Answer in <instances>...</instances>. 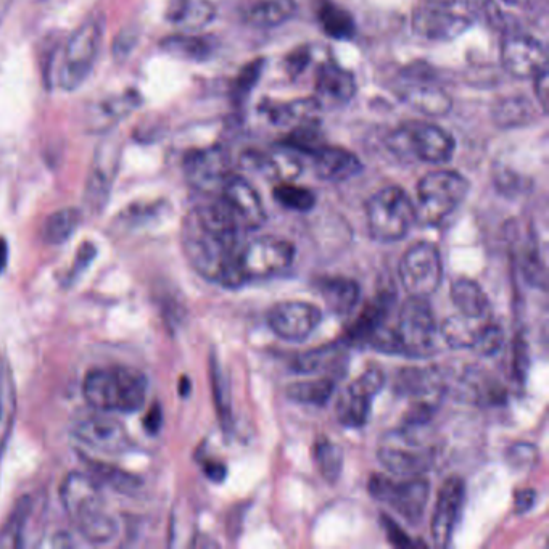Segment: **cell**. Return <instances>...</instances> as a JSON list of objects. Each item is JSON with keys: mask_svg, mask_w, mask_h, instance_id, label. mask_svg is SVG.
Masks as SVG:
<instances>
[{"mask_svg": "<svg viewBox=\"0 0 549 549\" xmlns=\"http://www.w3.org/2000/svg\"><path fill=\"white\" fill-rule=\"evenodd\" d=\"M245 229L219 195L189 211L182 224V248L190 266L210 282L226 289L242 287L237 258L244 247Z\"/></svg>", "mask_w": 549, "mask_h": 549, "instance_id": "cell-1", "label": "cell"}, {"mask_svg": "<svg viewBox=\"0 0 549 549\" xmlns=\"http://www.w3.org/2000/svg\"><path fill=\"white\" fill-rule=\"evenodd\" d=\"M63 509L79 535L92 545H107L118 535V521L105 501L99 483L89 475L71 472L60 485Z\"/></svg>", "mask_w": 549, "mask_h": 549, "instance_id": "cell-2", "label": "cell"}, {"mask_svg": "<svg viewBox=\"0 0 549 549\" xmlns=\"http://www.w3.org/2000/svg\"><path fill=\"white\" fill-rule=\"evenodd\" d=\"M83 395L97 411L131 414L141 411L147 398V379L126 366L97 368L87 372Z\"/></svg>", "mask_w": 549, "mask_h": 549, "instance_id": "cell-3", "label": "cell"}, {"mask_svg": "<svg viewBox=\"0 0 549 549\" xmlns=\"http://www.w3.org/2000/svg\"><path fill=\"white\" fill-rule=\"evenodd\" d=\"M105 21L102 15H91L70 34L58 68V86L75 91L86 83L99 58L104 42Z\"/></svg>", "mask_w": 549, "mask_h": 549, "instance_id": "cell-4", "label": "cell"}, {"mask_svg": "<svg viewBox=\"0 0 549 549\" xmlns=\"http://www.w3.org/2000/svg\"><path fill=\"white\" fill-rule=\"evenodd\" d=\"M421 429L403 426L382 437L377 456L387 471L403 479L429 471L435 461V450L421 437Z\"/></svg>", "mask_w": 549, "mask_h": 549, "instance_id": "cell-5", "label": "cell"}, {"mask_svg": "<svg viewBox=\"0 0 549 549\" xmlns=\"http://www.w3.org/2000/svg\"><path fill=\"white\" fill-rule=\"evenodd\" d=\"M469 181L456 171L440 170L424 176L417 186L416 221L437 226L466 200Z\"/></svg>", "mask_w": 549, "mask_h": 549, "instance_id": "cell-6", "label": "cell"}, {"mask_svg": "<svg viewBox=\"0 0 549 549\" xmlns=\"http://www.w3.org/2000/svg\"><path fill=\"white\" fill-rule=\"evenodd\" d=\"M366 216L372 239L397 242L408 236L416 223V205L401 187H385L369 199Z\"/></svg>", "mask_w": 549, "mask_h": 549, "instance_id": "cell-7", "label": "cell"}, {"mask_svg": "<svg viewBox=\"0 0 549 549\" xmlns=\"http://www.w3.org/2000/svg\"><path fill=\"white\" fill-rule=\"evenodd\" d=\"M389 147L401 157H414L424 163L442 165L456 150L455 137L437 124L411 121L393 131Z\"/></svg>", "mask_w": 549, "mask_h": 549, "instance_id": "cell-8", "label": "cell"}, {"mask_svg": "<svg viewBox=\"0 0 549 549\" xmlns=\"http://www.w3.org/2000/svg\"><path fill=\"white\" fill-rule=\"evenodd\" d=\"M395 334L400 345V355L408 358L434 355L437 350V326L427 298L409 295L405 305L401 306Z\"/></svg>", "mask_w": 549, "mask_h": 549, "instance_id": "cell-9", "label": "cell"}, {"mask_svg": "<svg viewBox=\"0 0 549 549\" xmlns=\"http://www.w3.org/2000/svg\"><path fill=\"white\" fill-rule=\"evenodd\" d=\"M295 248L289 240L281 237H258L252 242H245L237 258L242 285L256 279H269L284 273L294 263Z\"/></svg>", "mask_w": 549, "mask_h": 549, "instance_id": "cell-10", "label": "cell"}, {"mask_svg": "<svg viewBox=\"0 0 549 549\" xmlns=\"http://www.w3.org/2000/svg\"><path fill=\"white\" fill-rule=\"evenodd\" d=\"M368 490L377 501L389 504L393 511L413 525L421 521L430 495L429 482L421 475L401 482H395L387 475H372Z\"/></svg>", "mask_w": 549, "mask_h": 549, "instance_id": "cell-11", "label": "cell"}, {"mask_svg": "<svg viewBox=\"0 0 549 549\" xmlns=\"http://www.w3.org/2000/svg\"><path fill=\"white\" fill-rule=\"evenodd\" d=\"M400 281L411 297H430L442 284V256L429 242H419L406 250L398 266Z\"/></svg>", "mask_w": 549, "mask_h": 549, "instance_id": "cell-12", "label": "cell"}, {"mask_svg": "<svg viewBox=\"0 0 549 549\" xmlns=\"http://www.w3.org/2000/svg\"><path fill=\"white\" fill-rule=\"evenodd\" d=\"M120 160L121 141L113 134H108L95 149L84 189V205L94 215H99L107 207Z\"/></svg>", "mask_w": 549, "mask_h": 549, "instance_id": "cell-13", "label": "cell"}, {"mask_svg": "<svg viewBox=\"0 0 549 549\" xmlns=\"http://www.w3.org/2000/svg\"><path fill=\"white\" fill-rule=\"evenodd\" d=\"M46 519V498L26 495L15 504L0 532V546L4 548H31L38 546L44 533Z\"/></svg>", "mask_w": 549, "mask_h": 549, "instance_id": "cell-14", "label": "cell"}, {"mask_svg": "<svg viewBox=\"0 0 549 549\" xmlns=\"http://www.w3.org/2000/svg\"><path fill=\"white\" fill-rule=\"evenodd\" d=\"M187 181L202 194L219 195L231 176V157L221 145L192 150L184 158Z\"/></svg>", "mask_w": 549, "mask_h": 549, "instance_id": "cell-15", "label": "cell"}, {"mask_svg": "<svg viewBox=\"0 0 549 549\" xmlns=\"http://www.w3.org/2000/svg\"><path fill=\"white\" fill-rule=\"evenodd\" d=\"M384 382V372L374 368L366 369L358 379L353 380L343 390L335 406L340 424L350 429L363 427L371 414L372 401L384 387Z\"/></svg>", "mask_w": 549, "mask_h": 549, "instance_id": "cell-16", "label": "cell"}, {"mask_svg": "<svg viewBox=\"0 0 549 549\" xmlns=\"http://www.w3.org/2000/svg\"><path fill=\"white\" fill-rule=\"evenodd\" d=\"M474 25L461 10L448 2H429L414 12V33L430 41H453Z\"/></svg>", "mask_w": 549, "mask_h": 549, "instance_id": "cell-17", "label": "cell"}, {"mask_svg": "<svg viewBox=\"0 0 549 549\" xmlns=\"http://www.w3.org/2000/svg\"><path fill=\"white\" fill-rule=\"evenodd\" d=\"M268 326L279 339L303 342L321 324L318 306L306 302H282L268 311Z\"/></svg>", "mask_w": 549, "mask_h": 549, "instance_id": "cell-18", "label": "cell"}, {"mask_svg": "<svg viewBox=\"0 0 549 549\" xmlns=\"http://www.w3.org/2000/svg\"><path fill=\"white\" fill-rule=\"evenodd\" d=\"M501 62L509 75L521 79H533L548 68L545 46L538 39L525 34H512L504 39Z\"/></svg>", "mask_w": 549, "mask_h": 549, "instance_id": "cell-19", "label": "cell"}, {"mask_svg": "<svg viewBox=\"0 0 549 549\" xmlns=\"http://www.w3.org/2000/svg\"><path fill=\"white\" fill-rule=\"evenodd\" d=\"M73 435L78 438L79 443L107 455L123 453L129 450L131 445L123 424L112 417L100 416V414L79 421L73 430Z\"/></svg>", "mask_w": 549, "mask_h": 549, "instance_id": "cell-20", "label": "cell"}, {"mask_svg": "<svg viewBox=\"0 0 549 549\" xmlns=\"http://www.w3.org/2000/svg\"><path fill=\"white\" fill-rule=\"evenodd\" d=\"M464 498H466V485L461 477H450L438 492L430 532H432L435 545L440 548L450 545L456 524H458L459 514L463 509Z\"/></svg>", "mask_w": 549, "mask_h": 549, "instance_id": "cell-21", "label": "cell"}, {"mask_svg": "<svg viewBox=\"0 0 549 549\" xmlns=\"http://www.w3.org/2000/svg\"><path fill=\"white\" fill-rule=\"evenodd\" d=\"M219 197L228 203L245 231H256L266 223V210L261 197L247 179L232 173L219 192Z\"/></svg>", "mask_w": 549, "mask_h": 549, "instance_id": "cell-22", "label": "cell"}, {"mask_svg": "<svg viewBox=\"0 0 549 549\" xmlns=\"http://www.w3.org/2000/svg\"><path fill=\"white\" fill-rule=\"evenodd\" d=\"M314 92L319 107H342L355 99V76L335 63H324L318 70Z\"/></svg>", "mask_w": 549, "mask_h": 549, "instance_id": "cell-23", "label": "cell"}, {"mask_svg": "<svg viewBox=\"0 0 549 549\" xmlns=\"http://www.w3.org/2000/svg\"><path fill=\"white\" fill-rule=\"evenodd\" d=\"M300 153L295 150L279 145V149L269 153L248 152L244 153L242 163L247 168L260 170L271 179L279 182H292L302 174V160L298 157Z\"/></svg>", "mask_w": 549, "mask_h": 549, "instance_id": "cell-24", "label": "cell"}, {"mask_svg": "<svg viewBox=\"0 0 549 549\" xmlns=\"http://www.w3.org/2000/svg\"><path fill=\"white\" fill-rule=\"evenodd\" d=\"M141 102V95L136 91H126L100 100L89 108L87 128L94 133H110L116 124L137 110Z\"/></svg>", "mask_w": 549, "mask_h": 549, "instance_id": "cell-25", "label": "cell"}, {"mask_svg": "<svg viewBox=\"0 0 549 549\" xmlns=\"http://www.w3.org/2000/svg\"><path fill=\"white\" fill-rule=\"evenodd\" d=\"M314 174L322 181L343 182L355 178L363 171V163L355 153L340 147L322 145L311 155Z\"/></svg>", "mask_w": 549, "mask_h": 549, "instance_id": "cell-26", "label": "cell"}, {"mask_svg": "<svg viewBox=\"0 0 549 549\" xmlns=\"http://www.w3.org/2000/svg\"><path fill=\"white\" fill-rule=\"evenodd\" d=\"M166 18L184 33H195L215 20L216 9L210 0H170Z\"/></svg>", "mask_w": 549, "mask_h": 549, "instance_id": "cell-27", "label": "cell"}, {"mask_svg": "<svg viewBox=\"0 0 549 549\" xmlns=\"http://www.w3.org/2000/svg\"><path fill=\"white\" fill-rule=\"evenodd\" d=\"M398 95L403 102L427 116H445L453 107L450 95L434 84H406L398 91Z\"/></svg>", "mask_w": 549, "mask_h": 549, "instance_id": "cell-28", "label": "cell"}, {"mask_svg": "<svg viewBox=\"0 0 549 549\" xmlns=\"http://www.w3.org/2000/svg\"><path fill=\"white\" fill-rule=\"evenodd\" d=\"M318 290L335 316H348L360 302V285L348 277H322Z\"/></svg>", "mask_w": 549, "mask_h": 549, "instance_id": "cell-29", "label": "cell"}, {"mask_svg": "<svg viewBox=\"0 0 549 549\" xmlns=\"http://www.w3.org/2000/svg\"><path fill=\"white\" fill-rule=\"evenodd\" d=\"M297 13L295 0H256L242 13L245 23L252 28H277L292 20Z\"/></svg>", "mask_w": 549, "mask_h": 549, "instance_id": "cell-30", "label": "cell"}, {"mask_svg": "<svg viewBox=\"0 0 549 549\" xmlns=\"http://www.w3.org/2000/svg\"><path fill=\"white\" fill-rule=\"evenodd\" d=\"M490 322H492L490 316L472 318V316H464L459 313L446 319L440 331H442L443 339L451 348L464 350V348H474L477 345Z\"/></svg>", "mask_w": 549, "mask_h": 549, "instance_id": "cell-31", "label": "cell"}, {"mask_svg": "<svg viewBox=\"0 0 549 549\" xmlns=\"http://www.w3.org/2000/svg\"><path fill=\"white\" fill-rule=\"evenodd\" d=\"M17 416V387L13 380L12 366L5 356L0 355V453L5 450L13 421Z\"/></svg>", "mask_w": 549, "mask_h": 549, "instance_id": "cell-32", "label": "cell"}, {"mask_svg": "<svg viewBox=\"0 0 549 549\" xmlns=\"http://www.w3.org/2000/svg\"><path fill=\"white\" fill-rule=\"evenodd\" d=\"M261 110L268 116V120L276 126H300V124L314 123L318 121V113L321 110L314 97L311 99H298L289 104L263 105Z\"/></svg>", "mask_w": 549, "mask_h": 549, "instance_id": "cell-33", "label": "cell"}, {"mask_svg": "<svg viewBox=\"0 0 549 549\" xmlns=\"http://www.w3.org/2000/svg\"><path fill=\"white\" fill-rule=\"evenodd\" d=\"M451 300L455 303L459 313L472 318H485L490 316V303L487 295L477 282L472 279H456L451 284Z\"/></svg>", "mask_w": 549, "mask_h": 549, "instance_id": "cell-34", "label": "cell"}, {"mask_svg": "<svg viewBox=\"0 0 549 549\" xmlns=\"http://www.w3.org/2000/svg\"><path fill=\"white\" fill-rule=\"evenodd\" d=\"M537 118V108L524 95L500 100L493 107V121L503 129L522 128Z\"/></svg>", "mask_w": 549, "mask_h": 549, "instance_id": "cell-35", "label": "cell"}, {"mask_svg": "<svg viewBox=\"0 0 549 549\" xmlns=\"http://www.w3.org/2000/svg\"><path fill=\"white\" fill-rule=\"evenodd\" d=\"M161 49L174 57L192 60V62H203L215 52V42L210 38L195 36L194 33H182L163 39Z\"/></svg>", "mask_w": 549, "mask_h": 549, "instance_id": "cell-36", "label": "cell"}, {"mask_svg": "<svg viewBox=\"0 0 549 549\" xmlns=\"http://www.w3.org/2000/svg\"><path fill=\"white\" fill-rule=\"evenodd\" d=\"M392 297L389 295H380L374 302L369 303L360 316L356 319L355 324L350 327L348 337L351 342L368 343L371 335L384 326L385 316L389 314L390 305H392Z\"/></svg>", "mask_w": 549, "mask_h": 549, "instance_id": "cell-37", "label": "cell"}, {"mask_svg": "<svg viewBox=\"0 0 549 549\" xmlns=\"http://www.w3.org/2000/svg\"><path fill=\"white\" fill-rule=\"evenodd\" d=\"M83 221V213L78 208H62L55 211L42 226V239L46 244L62 245L75 234Z\"/></svg>", "mask_w": 549, "mask_h": 549, "instance_id": "cell-38", "label": "cell"}, {"mask_svg": "<svg viewBox=\"0 0 549 549\" xmlns=\"http://www.w3.org/2000/svg\"><path fill=\"white\" fill-rule=\"evenodd\" d=\"M319 23L327 36L337 41H350L355 38L356 23L350 12L334 2H324L319 9Z\"/></svg>", "mask_w": 549, "mask_h": 549, "instance_id": "cell-39", "label": "cell"}, {"mask_svg": "<svg viewBox=\"0 0 549 549\" xmlns=\"http://www.w3.org/2000/svg\"><path fill=\"white\" fill-rule=\"evenodd\" d=\"M335 380L322 377L308 382H297L287 389V397L300 405L324 406L334 395Z\"/></svg>", "mask_w": 549, "mask_h": 549, "instance_id": "cell-40", "label": "cell"}, {"mask_svg": "<svg viewBox=\"0 0 549 549\" xmlns=\"http://www.w3.org/2000/svg\"><path fill=\"white\" fill-rule=\"evenodd\" d=\"M314 461L322 477L329 483L339 480L343 467V453L329 438H318L314 443Z\"/></svg>", "mask_w": 549, "mask_h": 549, "instance_id": "cell-41", "label": "cell"}, {"mask_svg": "<svg viewBox=\"0 0 549 549\" xmlns=\"http://www.w3.org/2000/svg\"><path fill=\"white\" fill-rule=\"evenodd\" d=\"M343 358L340 345H327L319 350H311L305 355L298 356L294 363V369L302 374H313L318 371H334L335 366Z\"/></svg>", "mask_w": 549, "mask_h": 549, "instance_id": "cell-42", "label": "cell"}, {"mask_svg": "<svg viewBox=\"0 0 549 549\" xmlns=\"http://www.w3.org/2000/svg\"><path fill=\"white\" fill-rule=\"evenodd\" d=\"M273 197L282 207L298 213H306L316 207V195L313 190L295 186L292 182H279V186L274 187Z\"/></svg>", "mask_w": 549, "mask_h": 549, "instance_id": "cell-43", "label": "cell"}, {"mask_svg": "<svg viewBox=\"0 0 549 549\" xmlns=\"http://www.w3.org/2000/svg\"><path fill=\"white\" fill-rule=\"evenodd\" d=\"M89 471L94 474L95 479L100 482L107 483L108 487L120 493H134L141 488L142 482L136 475L128 474L123 469H118L116 466H110L105 463H87Z\"/></svg>", "mask_w": 549, "mask_h": 549, "instance_id": "cell-44", "label": "cell"}, {"mask_svg": "<svg viewBox=\"0 0 549 549\" xmlns=\"http://www.w3.org/2000/svg\"><path fill=\"white\" fill-rule=\"evenodd\" d=\"M281 145H285V147H289L297 153H306L311 157L316 150L321 149L322 145L326 144H324V136H322L321 129H319L318 121H314V123L295 126L292 133L285 137Z\"/></svg>", "mask_w": 549, "mask_h": 549, "instance_id": "cell-45", "label": "cell"}, {"mask_svg": "<svg viewBox=\"0 0 549 549\" xmlns=\"http://www.w3.org/2000/svg\"><path fill=\"white\" fill-rule=\"evenodd\" d=\"M450 2L474 23L480 21L488 26H498L503 21L495 0H450Z\"/></svg>", "mask_w": 549, "mask_h": 549, "instance_id": "cell-46", "label": "cell"}, {"mask_svg": "<svg viewBox=\"0 0 549 549\" xmlns=\"http://www.w3.org/2000/svg\"><path fill=\"white\" fill-rule=\"evenodd\" d=\"M211 385H213V398H215L219 419H221L224 429H228L232 422L231 393H229L228 380L215 358H211Z\"/></svg>", "mask_w": 549, "mask_h": 549, "instance_id": "cell-47", "label": "cell"}, {"mask_svg": "<svg viewBox=\"0 0 549 549\" xmlns=\"http://www.w3.org/2000/svg\"><path fill=\"white\" fill-rule=\"evenodd\" d=\"M263 70H265V60L258 58V60L248 63L247 67L240 71V75L237 76L236 83L232 87V94L236 97L237 102H242L250 94V91L258 83V79L261 78Z\"/></svg>", "mask_w": 549, "mask_h": 549, "instance_id": "cell-48", "label": "cell"}, {"mask_svg": "<svg viewBox=\"0 0 549 549\" xmlns=\"http://www.w3.org/2000/svg\"><path fill=\"white\" fill-rule=\"evenodd\" d=\"M503 340V329L492 321L488 324L485 332H483L482 337H480L479 342L475 345L474 350L483 356H493L503 347Z\"/></svg>", "mask_w": 549, "mask_h": 549, "instance_id": "cell-49", "label": "cell"}, {"mask_svg": "<svg viewBox=\"0 0 549 549\" xmlns=\"http://www.w3.org/2000/svg\"><path fill=\"white\" fill-rule=\"evenodd\" d=\"M380 525L384 529L385 535L389 538L390 543L393 546H400V548H406L411 545L408 535L401 530L400 525L397 522H393L389 516H380Z\"/></svg>", "mask_w": 549, "mask_h": 549, "instance_id": "cell-50", "label": "cell"}, {"mask_svg": "<svg viewBox=\"0 0 549 549\" xmlns=\"http://www.w3.org/2000/svg\"><path fill=\"white\" fill-rule=\"evenodd\" d=\"M310 58V50L306 49V47L295 50V52H292V54L287 57V60H285V70L289 71V75L292 76V78H297V76L308 67Z\"/></svg>", "mask_w": 549, "mask_h": 549, "instance_id": "cell-51", "label": "cell"}, {"mask_svg": "<svg viewBox=\"0 0 549 549\" xmlns=\"http://www.w3.org/2000/svg\"><path fill=\"white\" fill-rule=\"evenodd\" d=\"M95 253H97V250H95L94 245L87 244V242L83 244V247L79 248L75 263H73V269H71L70 279L81 276L84 269L91 265V261L95 258Z\"/></svg>", "mask_w": 549, "mask_h": 549, "instance_id": "cell-52", "label": "cell"}, {"mask_svg": "<svg viewBox=\"0 0 549 549\" xmlns=\"http://www.w3.org/2000/svg\"><path fill=\"white\" fill-rule=\"evenodd\" d=\"M137 38L133 31H123V33L116 38L115 46H113V54L115 57H128L131 54V50L136 46Z\"/></svg>", "mask_w": 549, "mask_h": 549, "instance_id": "cell-53", "label": "cell"}, {"mask_svg": "<svg viewBox=\"0 0 549 549\" xmlns=\"http://www.w3.org/2000/svg\"><path fill=\"white\" fill-rule=\"evenodd\" d=\"M535 94H537L538 104H540L541 110L543 113L548 112V94H549V79H548V68L541 71L535 76Z\"/></svg>", "mask_w": 549, "mask_h": 549, "instance_id": "cell-54", "label": "cell"}, {"mask_svg": "<svg viewBox=\"0 0 549 549\" xmlns=\"http://www.w3.org/2000/svg\"><path fill=\"white\" fill-rule=\"evenodd\" d=\"M496 187L501 192H508V194H516L522 190V179L517 178L512 173H498L495 178Z\"/></svg>", "mask_w": 549, "mask_h": 549, "instance_id": "cell-55", "label": "cell"}, {"mask_svg": "<svg viewBox=\"0 0 549 549\" xmlns=\"http://www.w3.org/2000/svg\"><path fill=\"white\" fill-rule=\"evenodd\" d=\"M535 498H537V495H535V492L530 490V488L519 490V492L516 493V498H514V509H516V512H519V514L529 511V509L532 508L533 503H535Z\"/></svg>", "mask_w": 549, "mask_h": 549, "instance_id": "cell-56", "label": "cell"}, {"mask_svg": "<svg viewBox=\"0 0 549 549\" xmlns=\"http://www.w3.org/2000/svg\"><path fill=\"white\" fill-rule=\"evenodd\" d=\"M161 424H163V416H161L160 406H152L147 416H145L144 427L149 434H158Z\"/></svg>", "mask_w": 549, "mask_h": 549, "instance_id": "cell-57", "label": "cell"}, {"mask_svg": "<svg viewBox=\"0 0 549 549\" xmlns=\"http://www.w3.org/2000/svg\"><path fill=\"white\" fill-rule=\"evenodd\" d=\"M205 474H207L208 479L213 480V482L219 483L223 482L226 479V466L223 463H208L205 464Z\"/></svg>", "mask_w": 549, "mask_h": 549, "instance_id": "cell-58", "label": "cell"}, {"mask_svg": "<svg viewBox=\"0 0 549 549\" xmlns=\"http://www.w3.org/2000/svg\"><path fill=\"white\" fill-rule=\"evenodd\" d=\"M7 260H9V247L4 239H0V273H4Z\"/></svg>", "mask_w": 549, "mask_h": 549, "instance_id": "cell-59", "label": "cell"}, {"mask_svg": "<svg viewBox=\"0 0 549 549\" xmlns=\"http://www.w3.org/2000/svg\"><path fill=\"white\" fill-rule=\"evenodd\" d=\"M13 2H15V0H0V26L4 23L5 17L9 15Z\"/></svg>", "mask_w": 549, "mask_h": 549, "instance_id": "cell-60", "label": "cell"}, {"mask_svg": "<svg viewBox=\"0 0 549 549\" xmlns=\"http://www.w3.org/2000/svg\"><path fill=\"white\" fill-rule=\"evenodd\" d=\"M504 2L509 5H524L527 4L529 0H504Z\"/></svg>", "mask_w": 549, "mask_h": 549, "instance_id": "cell-61", "label": "cell"}]
</instances>
